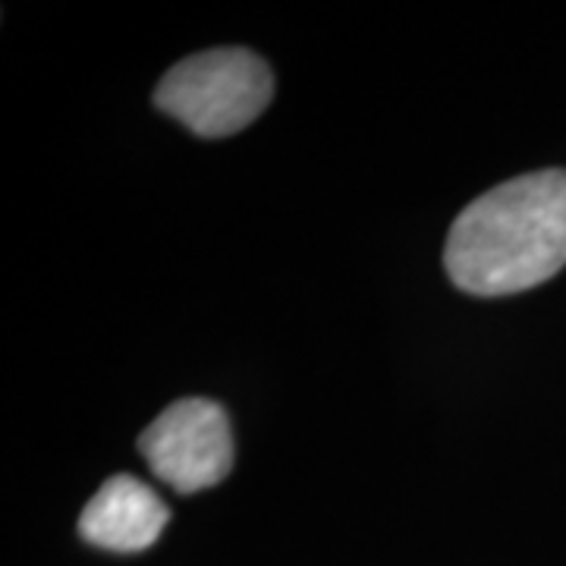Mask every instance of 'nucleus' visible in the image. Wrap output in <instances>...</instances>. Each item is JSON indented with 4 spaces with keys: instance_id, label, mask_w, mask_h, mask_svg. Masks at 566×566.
I'll return each instance as SVG.
<instances>
[{
    "instance_id": "20e7f679",
    "label": "nucleus",
    "mask_w": 566,
    "mask_h": 566,
    "mask_svg": "<svg viewBox=\"0 0 566 566\" xmlns=\"http://www.w3.org/2000/svg\"><path fill=\"white\" fill-rule=\"evenodd\" d=\"M167 520L170 510L151 488L133 475H114L82 510L80 535L104 551L136 554L161 538Z\"/></svg>"
},
{
    "instance_id": "f257e3e1",
    "label": "nucleus",
    "mask_w": 566,
    "mask_h": 566,
    "mask_svg": "<svg viewBox=\"0 0 566 566\" xmlns=\"http://www.w3.org/2000/svg\"><path fill=\"white\" fill-rule=\"evenodd\" d=\"M444 264L469 296H513L564 271L566 170H535L465 205L450 227Z\"/></svg>"
},
{
    "instance_id": "7ed1b4c3",
    "label": "nucleus",
    "mask_w": 566,
    "mask_h": 566,
    "mask_svg": "<svg viewBox=\"0 0 566 566\" xmlns=\"http://www.w3.org/2000/svg\"><path fill=\"white\" fill-rule=\"evenodd\" d=\"M142 457L148 469L180 494L218 485L233 465L230 419L214 400L189 397L167 406L142 431Z\"/></svg>"
},
{
    "instance_id": "f03ea898",
    "label": "nucleus",
    "mask_w": 566,
    "mask_h": 566,
    "mask_svg": "<svg viewBox=\"0 0 566 566\" xmlns=\"http://www.w3.org/2000/svg\"><path fill=\"white\" fill-rule=\"evenodd\" d=\"M274 95L268 63L245 48H218L180 61L155 88V104L202 139L240 133Z\"/></svg>"
}]
</instances>
